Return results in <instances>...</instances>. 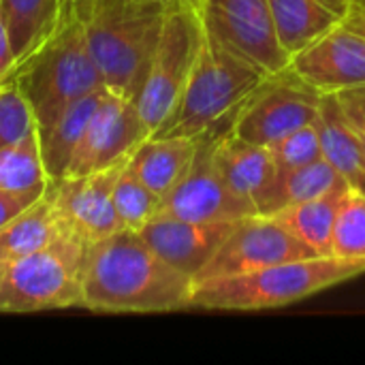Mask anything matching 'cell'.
I'll return each mask as SVG.
<instances>
[{"label":"cell","instance_id":"obj_1","mask_svg":"<svg viewBox=\"0 0 365 365\" xmlns=\"http://www.w3.org/2000/svg\"><path fill=\"white\" fill-rule=\"evenodd\" d=\"M195 282L160 259L139 231L122 229L88 246L81 308L115 314L190 310Z\"/></svg>","mask_w":365,"mask_h":365},{"label":"cell","instance_id":"obj_2","mask_svg":"<svg viewBox=\"0 0 365 365\" xmlns=\"http://www.w3.org/2000/svg\"><path fill=\"white\" fill-rule=\"evenodd\" d=\"M365 274V265L338 257H306L255 272L197 282L190 310L255 312L304 302L325 289Z\"/></svg>","mask_w":365,"mask_h":365},{"label":"cell","instance_id":"obj_3","mask_svg":"<svg viewBox=\"0 0 365 365\" xmlns=\"http://www.w3.org/2000/svg\"><path fill=\"white\" fill-rule=\"evenodd\" d=\"M6 83L28 101L38 133L49 128L73 103L103 90V75L90 53L83 19L75 13L47 41L15 64Z\"/></svg>","mask_w":365,"mask_h":365},{"label":"cell","instance_id":"obj_4","mask_svg":"<svg viewBox=\"0 0 365 365\" xmlns=\"http://www.w3.org/2000/svg\"><path fill=\"white\" fill-rule=\"evenodd\" d=\"M173 0H103L83 19L105 88L137 98Z\"/></svg>","mask_w":365,"mask_h":365},{"label":"cell","instance_id":"obj_5","mask_svg":"<svg viewBox=\"0 0 365 365\" xmlns=\"http://www.w3.org/2000/svg\"><path fill=\"white\" fill-rule=\"evenodd\" d=\"M265 77L261 68L216 45L203 30L186 88L152 137H201L212 130H229L242 103Z\"/></svg>","mask_w":365,"mask_h":365},{"label":"cell","instance_id":"obj_6","mask_svg":"<svg viewBox=\"0 0 365 365\" xmlns=\"http://www.w3.org/2000/svg\"><path fill=\"white\" fill-rule=\"evenodd\" d=\"M86 255L81 240L64 235L47 248L6 261L0 276V312L81 308Z\"/></svg>","mask_w":365,"mask_h":365},{"label":"cell","instance_id":"obj_7","mask_svg":"<svg viewBox=\"0 0 365 365\" xmlns=\"http://www.w3.org/2000/svg\"><path fill=\"white\" fill-rule=\"evenodd\" d=\"M203 43V24L197 4L173 0L163 24L145 81L135 98L150 137L178 105Z\"/></svg>","mask_w":365,"mask_h":365},{"label":"cell","instance_id":"obj_8","mask_svg":"<svg viewBox=\"0 0 365 365\" xmlns=\"http://www.w3.org/2000/svg\"><path fill=\"white\" fill-rule=\"evenodd\" d=\"M323 94L291 66L267 75L242 103L231 120V133L257 145H272L280 137L312 124Z\"/></svg>","mask_w":365,"mask_h":365},{"label":"cell","instance_id":"obj_9","mask_svg":"<svg viewBox=\"0 0 365 365\" xmlns=\"http://www.w3.org/2000/svg\"><path fill=\"white\" fill-rule=\"evenodd\" d=\"M197 4L205 34L227 51L244 58L265 75L289 66L291 56L282 49L269 0H190Z\"/></svg>","mask_w":365,"mask_h":365},{"label":"cell","instance_id":"obj_10","mask_svg":"<svg viewBox=\"0 0 365 365\" xmlns=\"http://www.w3.org/2000/svg\"><path fill=\"white\" fill-rule=\"evenodd\" d=\"M220 133L227 130H212L201 137L188 169L160 199L158 214L195 222H231L255 214V210L229 188L216 165L214 143Z\"/></svg>","mask_w":365,"mask_h":365},{"label":"cell","instance_id":"obj_11","mask_svg":"<svg viewBox=\"0 0 365 365\" xmlns=\"http://www.w3.org/2000/svg\"><path fill=\"white\" fill-rule=\"evenodd\" d=\"M126 163L47 182L45 192L51 199L58 218L64 229L86 246L124 229L113 205V184Z\"/></svg>","mask_w":365,"mask_h":365},{"label":"cell","instance_id":"obj_12","mask_svg":"<svg viewBox=\"0 0 365 365\" xmlns=\"http://www.w3.org/2000/svg\"><path fill=\"white\" fill-rule=\"evenodd\" d=\"M314 257L272 216L252 214L240 218L210 263L195 276L197 282L237 276L267 265Z\"/></svg>","mask_w":365,"mask_h":365},{"label":"cell","instance_id":"obj_13","mask_svg":"<svg viewBox=\"0 0 365 365\" xmlns=\"http://www.w3.org/2000/svg\"><path fill=\"white\" fill-rule=\"evenodd\" d=\"M150 137L133 98L105 90L75 150L66 175H83L122 165Z\"/></svg>","mask_w":365,"mask_h":365},{"label":"cell","instance_id":"obj_14","mask_svg":"<svg viewBox=\"0 0 365 365\" xmlns=\"http://www.w3.org/2000/svg\"><path fill=\"white\" fill-rule=\"evenodd\" d=\"M289 66L321 94L365 83V36L344 24L291 56Z\"/></svg>","mask_w":365,"mask_h":365},{"label":"cell","instance_id":"obj_15","mask_svg":"<svg viewBox=\"0 0 365 365\" xmlns=\"http://www.w3.org/2000/svg\"><path fill=\"white\" fill-rule=\"evenodd\" d=\"M214 158L229 188L244 199L255 214L269 216L280 178L269 148L244 141L227 130L216 137Z\"/></svg>","mask_w":365,"mask_h":365},{"label":"cell","instance_id":"obj_16","mask_svg":"<svg viewBox=\"0 0 365 365\" xmlns=\"http://www.w3.org/2000/svg\"><path fill=\"white\" fill-rule=\"evenodd\" d=\"M237 220L231 222H195L156 214L139 235L150 248L165 259L171 267L192 278L210 263L229 231Z\"/></svg>","mask_w":365,"mask_h":365},{"label":"cell","instance_id":"obj_17","mask_svg":"<svg viewBox=\"0 0 365 365\" xmlns=\"http://www.w3.org/2000/svg\"><path fill=\"white\" fill-rule=\"evenodd\" d=\"M351 0H269L282 49L295 56L312 41L340 26Z\"/></svg>","mask_w":365,"mask_h":365},{"label":"cell","instance_id":"obj_18","mask_svg":"<svg viewBox=\"0 0 365 365\" xmlns=\"http://www.w3.org/2000/svg\"><path fill=\"white\" fill-rule=\"evenodd\" d=\"M314 126L321 141V156L353 190L365 192V152L336 94H323Z\"/></svg>","mask_w":365,"mask_h":365},{"label":"cell","instance_id":"obj_19","mask_svg":"<svg viewBox=\"0 0 365 365\" xmlns=\"http://www.w3.org/2000/svg\"><path fill=\"white\" fill-rule=\"evenodd\" d=\"M75 13L73 0H0L15 60L21 62Z\"/></svg>","mask_w":365,"mask_h":365},{"label":"cell","instance_id":"obj_20","mask_svg":"<svg viewBox=\"0 0 365 365\" xmlns=\"http://www.w3.org/2000/svg\"><path fill=\"white\" fill-rule=\"evenodd\" d=\"M201 137H148L135 148L126 167L163 199L188 169Z\"/></svg>","mask_w":365,"mask_h":365},{"label":"cell","instance_id":"obj_21","mask_svg":"<svg viewBox=\"0 0 365 365\" xmlns=\"http://www.w3.org/2000/svg\"><path fill=\"white\" fill-rule=\"evenodd\" d=\"M349 190H353V188H349ZM349 190L331 192V195L310 199L304 203H295V205H287L269 216L280 227H284L302 246H306L310 255L334 257L331 255L334 227L338 220L340 205Z\"/></svg>","mask_w":365,"mask_h":365},{"label":"cell","instance_id":"obj_22","mask_svg":"<svg viewBox=\"0 0 365 365\" xmlns=\"http://www.w3.org/2000/svg\"><path fill=\"white\" fill-rule=\"evenodd\" d=\"M64 235L71 233L58 218L47 192H43L32 205H28L21 214L0 227V259L11 261L36 252L41 248L51 246Z\"/></svg>","mask_w":365,"mask_h":365},{"label":"cell","instance_id":"obj_23","mask_svg":"<svg viewBox=\"0 0 365 365\" xmlns=\"http://www.w3.org/2000/svg\"><path fill=\"white\" fill-rule=\"evenodd\" d=\"M107 88L96 90L81 101L73 103L49 128L38 133V143H41V156L45 165V173L49 180H60L66 178L71 160L75 156V150L86 133V126L103 98Z\"/></svg>","mask_w":365,"mask_h":365},{"label":"cell","instance_id":"obj_24","mask_svg":"<svg viewBox=\"0 0 365 365\" xmlns=\"http://www.w3.org/2000/svg\"><path fill=\"white\" fill-rule=\"evenodd\" d=\"M349 188L351 186L340 178V173L325 158H319L304 167L280 171L272 214L287 205L304 203V201L319 199L331 192H342Z\"/></svg>","mask_w":365,"mask_h":365},{"label":"cell","instance_id":"obj_25","mask_svg":"<svg viewBox=\"0 0 365 365\" xmlns=\"http://www.w3.org/2000/svg\"><path fill=\"white\" fill-rule=\"evenodd\" d=\"M47 173L41 156L38 133L21 143L0 150V190L9 192H43Z\"/></svg>","mask_w":365,"mask_h":365},{"label":"cell","instance_id":"obj_26","mask_svg":"<svg viewBox=\"0 0 365 365\" xmlns=\"http://www.w3.org/2000/svg\"><path fill=\"white\" fill-rule=\"evenodd\" d=\"M113 205L124 229L141 231L158 214L160 197L124 165L113 184Z\"/></svg>","mask_w":365,"mask_h":365},{"label":"cell","instance_id":"obj_27","mask_svg":"<svg viewBox=\"0 0 365 365\" xmlns=\"http://www.w3.org/2000/svg\"><path fill=\"white\" fill-rule=\"evenodd\" d=\"M331 255L365 265V192H346L334 227Z\"/></svg>","mask_w":365,"mask_h":365},{"label":"cell","instance_id":"obj_28","mask_svg":"<svg viewBox=\"0 0 365 365\" xmlns=\"http://www.w3.org/2000/svg\"><path fill=\"white\" fill-rule=\"evenodd\" d=\"M38 133L36 118L13 83L0 86V150Z\"/></svg>","mask_w":365,"mask_h":365},{"label":"cell","instance_id":"obj_29","mask_svg":"<svg viewBox=\"0 0 365 365\" xmlns=\"http://www.w3.org/2000/svg\"><path fill=\"white\" fill-rule=\"evenodd\" d=\"M267 148H269V154H272V158L280 171L297 169V167H304L308 163L323 158L321 156V141H319V133H317L314 122L280 137L278 141H274Z\"/></svg>","mask_w":365,"mask_h":365},{"label":"cell","instance_id":"obj_30","mask_svg":"<svg viewBox=\"0 0 365 365\" xmlns=\"http://www.w3.org/2000/svg\"><path fill=\"white\" fill-rule=\"evenodd\" d=\"M336 96H338V103H340L349 124L357 133L365 152V83L364 86H355V88H346L342 92H336Z\"/></svg>","mask_w":365,"mask_h":365},{"label":"cell","instance_id":"obj_31","mask_svg":"<svg viewBox=\"0 0 365 365\" xmlns=\"http://www.w3.org/2000/svg\"><path fill=\"white\" fill-rule=\"evenodd\" d=\"M43 192H9V190H0V227H4L9 220H13L17 214H21Z\"/></svg>","mask_w":365,"mask_h":365},{"label":"cell","instance_id":"obj_32","mask_svg":"<svg viewBox=\"0 0 365 365\" xmlns=\"http://www.w3.org/2000/svg\"><path fill=\"white\" fill-rule=\"evenodd\" d=\"M15 64H17V60H15V53H13V45H11L9 32H6L4 19L0 15V86L6 83V79L11 77Z\"/></svg>","mask_w":365,"mask_h":365},{"label":"cell","instance_id":"obj_33","mask_svg":"<svg viewBox=\"0 0 365 365\" xmlns=\"http://www.w3.org/2000/svg\"><path fill=\"white\" fill-rule=\"evenodd\" d=\"M342 24L365 36V0H351L349 13Z\"/></svg>","mask_w":365,"mask_h":365},{"label":"cell","instance_id":"obj_34","mask_svg":"<svg viewBox=\"0 0 365 365\" xmlns=\"http://www.w3.org/2000/svg\"><path fill=\"white\" fill-rule=\"evenodd\" d=\"M73 4H75V9H77L79 17H81V19H86V17L90 15V11L94 9L96 0H73Z\"/></svg>","mask_w":365,"mask_h":365},{"label":"cell","instance_id":"obj_35","mask_svg":"<svg viewBox=\"0 0 365 365\" xmlns=\"http://www.w3.org/2000/svg\"><path fill=\"white\" fill-rule=\"evenodd\" d=\"M4 265H6V261H2V259H0V276H2V269H4Z\"/></svg>","mask_w":365,"mask_h":365},{"label":"cell","instance_id":"obj_36","mask_svg":"<svg viewBox=\"0 0 365 365\" xmlns=\"http://www.w3.org/2000/svg\"><path fill=\"white\" fill-rule=\"evenodd\" d=\"M96 2H103V0H96ZM90 13H92V11H90Z\"/></svg>","mask_w":365,"mask_h":365}]
</instances>
